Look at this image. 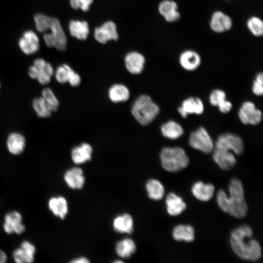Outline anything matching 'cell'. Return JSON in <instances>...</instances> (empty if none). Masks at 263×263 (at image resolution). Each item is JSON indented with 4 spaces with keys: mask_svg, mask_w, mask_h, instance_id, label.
<instances>
[{
    "mask_svg": "<svg viewBox=\"0 0 263 263\" xmlns=\"http://www.w3.org/2000/svg\"><path fill=\"white\" fill-rule=\"evenodd\" d=\"M253 234L251 227L242 225L231 231L229 243L231 249L240 259L256 262L262 257V248L259 242L252 238Z\"/></svg>",
    "mask_w": 263,
    "mask_h": 263,
    "instance_id": "cell-1",
    "label": "cell"
},
{
    "mask_svg": "<svg viewBox=\"0 0 263 263\" xmlns=\"http://www.w3.org/2000/svg\"><path fill=\"white\" fill-rule=\"evenodd\" d=\"M228 191V196L222 189L217 191L216 201L218 206L223 211L234 217H245L248 207L244 198L242 182L237 178H232L229 184Z\"/></svg>",
    "mask_w": 263,
    "mask_h": 263,
    "instance_id": "cell-2",
    "label": "cell"
},
{
    "mask_svg": "<svg viewBox=\"0 0 263 263\" xmlns=\"http://www.w3.org/2000/svg\"><path fill=\"white\" fill-rule=\"evenodd\" d=\"M162 168L166 171L177 172L186 168L189 159L185 151L181 148L165 147L160 153Z\"/></svg>",
    "mask_w": 263,
    "mask_h": 263,
    "instance_id": "cell-3",
    "label": "cell"
},
{
    "mask_svg": "<svg viewBox=\"0 0 263 263\" xmlns=\"http://www.w3.org/2000/svg\"><path fill=\"white\" fill-rule=\"evenodd\" d=\"M135 119L141 125L151 123L160 112L158 106L147 95H141L134 101L131 110Z\"/></svg>",
    "mask_w": 263,
    "mask_h": 263,
    "instance_id": "cell-4",
    "label": "cell"
},
{
    "mask_svg": "<svg viewBox=\"0 0 263 263\" xmlns=\"http://www.w3.org/2000/svg\"><path fill=\"white\" fill-rule=\"evenodd\" d=\"M48 30H50V33H45L43 36L46 45L49 47H55L59 51H64L66 48L67 38L57 19L51 18Z\"/></svg>",
    "mask_w": 263,
    "mask_h": 263,
    "instance_id": "cell-5",
    "label": "cell"
},
{
    "mask_svg": "<svg viewBox=\"0 0 263 263\" xmlns=\"http://www.w3.org/2000/svg\"><path fill=\"white\" fill-rule=\"evenodd\" d=\"M188 143L193 149L206 154L212 152L214 143L207 130L202 127L192 132Z\"/></svg>",
    "mask_w": 263,
    "mask_h": 263,
    "instance_id": "cell-6",
    "label": "cell"
},
{
    "mask_svg": "<svg viewBox=\"0 0 263 263\" xmlns=\"http://www.w3.org/2000/svg\"><path fill=\"white\" fill-rule=\"evenodd\" d=\"M238 116L243 124L256 125L261 121L262 113L256 108L253 103L246 101L243 103L240 108Z\"/></svg>",
    "mask_w": 263,
    "mask_h": 263,
    "instance_id": "cell-7",
    "label": "cell"
},
{
    "mask_svg": "<svg viewBox=\"0 0 263 263\" xmlns=\"http://www.w3.org/2000/svg\"><path fill=\"white\" fill-rule=\"evenodd\" d=\"M209 26L214 33H224L231 29L233 21L227 14L220 10L213 12L210 17Z\"/></svg>",
    "mask_w": 263,
    "mask_h": 263,
    "instance_id": "cell-8",
    "label": "cell"
},
{
    "mask_svg": "<svg viewBox=\"0 0 263 263\" xmlns=\"http://www.w3.org/2000/svg\"><path fill=\"white\" fill-rule=\"evenodd\" d=\"M230 149L214 145L213 158L215 163L223 170L231 169L236 164V159Z\"/></svg>",
    "mask_w": 263,
    "mask_h": 263,
    "instance_id": "cell-9",
    "label": "cell"
},
{
    "mask_svg": "<svg viewBox=\"0 0 263 263\" xmlns=\"http://www.w3.org/2000/svg\"><path fill=\"white\" fill-rule=\"evenodd\" d=\"M214 145L229 149L237 155L241 154L244 149L243 141L241 138L236 134L230 133L220 135Z\"/></svg>",
    "mask_w": 263,
    "mask_h": 263,
    "instance_id": "cell-10",
    "label": "cell"
},
{
    "mask_svg": "<svg viewBox=\"0 0 263 263\" xmlns=\"http://www.w3.org/2000/svg\"><path fill=\"white\" fill-rule=\"evenodd\" d=\"M22 218L21 214L13 211L7 213L4 217L3 227L5 232L8 234L15 233L22 234L24 232L25 227L22 223Z\"/></svg>",
    "mask_w": 263,
    "mask_h": 263,
    "instance_id": "cell-11",
    "label": "cell"
},
{
    "mask_svg": "<svg viewBox=\"0 0 263 263\" xmlns=\"http://www.w3.org/2000/svg\"><path fill=\"white\" fill-rule=\"evenodd\" d=\"M19 45L22 52L26 55H32L39 49V40L37 35L32 30L24 32L19 39Z\"/></svg>",
    "mask_w": 263,
    "mask_h": 263,
    "instance_id": "cell-12",
    "label": "cell"
},
{
    "mask_svg": "<svg viewBox=\"0 0 263 263\" xmlns=\"http://www.w3.org/2000/svg\"><path fill=\"white\" fill-rule=\"evenodd\" d=\"M116 29V26L113 22H105L100 27L95 28L94 37L98 42L102 44L110 40H117L118 35Z\"/></svg>",
    "mask_w": 263,
    "mask_h": 263,
    "instance_id": "cell-13",
    "label": "cell"
},
{
    "mask_svg": "<svg viewBox=\"0 0 263 263\" xmlns=\"http://www.w3.org/2000/svg\"><path fill=\"white\" fill-rule=\"evenodd\" d=\"M55 75L57 81L61 84L69 82L72 86L76 87L81 82L80 76L66 64L58 67Z\"/></svg>",
    "mask_w": 263,
    "mask_h": 263,
    "instance_id": "cell-14",
    "label": "cell"
},
{
    "mask_svg": "<svg viewBox=\"0 0 263 263\" xmlns=\"http://www.w3.org/2000/svg\"><path fill=\"white\" fill-rule=\"evenodd\" d=\"M158 11L165 20L169 23L178 21L181 19L178 5L173 0H163L158 5Z\"/></svg>",
    "mask_w": 263,
    "mask_h": 263,
    "instance_id": "cell-15",
    "label": "cell"
},
{
    "mask_svg": "<svg viewBox=\"0 0 263 263\" xmlns=\"http://www.w3.org/2000/svg\"><path fill=\"white\" fill-rule=\"evenodd\" d=\"M35 252V246L30 242L24 241L20 246L14 251L13 257L16 263H31L34 262Z\"/></svg>",
    "mask_w": 263,
    "mask_h": 263,
    "instance_id": "cell-16",
    "label": "cell"
},
{
    "mask_svg": "<svg viewBox=\"0 0 263 263\" xmlns=\"http://www.w3.org/2000/svg\"><path fill=\"white\" fill-rule=\"evenodd\" d=\"M179 62L181 66L188 71L197 69L201 64V57L198 52L187 49L181 53L179 56Z\"/></svg>",
    "mask_w": 263,
    "mask_h": 263,
    "instance_id": "cell-17",
    "label": "cell"
},
{
    "mask_svg": "<svg viewBox=\"0 0 263 263\" xmlns=\"http://www.w3.org/2000/svg\"><path fill=\"white\" fill-rule=\"evenodd\" d=\"M204 111L202 100L194 97H188L183 101L182 106L178 108V112L182 117H187L188 114H201Z\"/></svg>",
    "mask_w": 263,
    "mask_h": 263,
    "instance_id": "cell-18",
    "label": "cell"
},
{
    "mask_svg": "<svg viewBox=\"0 0 263 263\" xmlns=\"http://www.w3.org/2000/svg\"><path fill=\"white\" fill-rule=\"evenodd\" d=\"M64 180L67 185L74 189H81L85 182L83 171L79 167H73L68 169L64 173Z\"/></svg>",
    "mask_w": 263,
    "mask_h": 263,
    "instance_id": "cell-19",
    "label": "cell"
},
{
    "mask_svg": "<svg viewBox=\"0 0 263 263\" xmlns=\"http://www.w3.org/2000/svg\"><path fill=\"white\" fill-rule=\"evenodd\" d=\"M165 203L167 212L172 216L181 214L187 208V205L182 198L174 192L168 194Z\"/></svg>",
    "mask_w": 263,
    "mask_h": 263,
    "instance_id": "cell-20",
    "label": "cell"
},
{
    "mask_svg": "<svg viewBox=\"0 0 263 263\" xmlns=\"http://www.w3.org/2000/svg\"><path fill=\"white\" fill-rule=\"evenodd\" d=\"M215 187L212 184H205L202 181L195 182L191 187L193 195L198 200L207 202L209 201L213 196Z\"/></svg>",
    "mask_w": 263,
    "mask_h": 263,
    "instance_id": "cell-21",
    "label": "cell"
},
{
    "mask_svg": "<svg viewBox=\"0 0 263 263\" xmlns=\"http://www.w3.org/2000/svg\"><path fill=\"white\" fill-rule=\"evenodd\" d=\"M145 59L144 56L136 52H130L125 57V66L132 74H139L143 69Z\"/></svg>",
    "mask_w": 263,
    "mask_h": 263,
    "instance_id": "cell-22",
    "label": "cell"
},
{
    "mask_svg": "<svg viewBox=\"0 0 263 263\" xmlns=\"http://www.w3.org/2000/svg\"><path fill=\"white\" fill-rule=\"evenodd\" d=\"M133 224L132 216L129 213H125L114 218L113 227L117 232L131 234L133 231Z\"/></svg>",
    "mask_w": 263,
    "mask_h": 263,
    "instance_id": "cell-23",
    "label": "cell"
},
{
    "mask_svg": "<svg viewBox=\"0 0 263 263\" xmlns=\"http://www.w3.org/2000/svg\"><path fill=\"white\" fill-rule=\"evenodd\" d=\"M93 149L90 145L84 143L74 147L71 151V158L73 162L79 165L91 160Z\"/></svg>",
    "mask_w": 263,
    "mask_h": 263,
    "instance_id": "cell-24",
    "label": "cell"
},
{
    "mask_svg": "<svg viewBox=\"0 0 263 263\" xmlns=\"http://www.w3.org/2000/svg\"><path fill=\"white\" fill-rule=\"evenodd\" d=\"M26 145L24 136L17 132H12L8 135L6 140V146L9 152L13 155L21 154Z\"/></svg>",
    "mask_w": 263,
    "mask_h": 263,
    "instance_id": "cell-25",
    "label": "cell"
},
{
    "mask_svg": "<svg viewBox=\"0 0 263 263\" xmlns=\"http://www.w3.org/2000/svg\"><path fill=\"white\" fill-rule=\"evenodd\" d=\"M48 208L54 215L64 219L68 212V204L66 198L59 196L53 197L48 201Z\"/></svg>",
    "mask_w": 263,
    "mask_h": 263,
    "instance_id": "cell-26",
    "label": "cell"
},
{
    "mask_svg": "<svg viewBox=\"0 0 263 263\" xmlns=\"http://www.w3.org/2000/svg\"><path fill=\"white\" fill-rule=\"evenodd\" d=\"M172 235L176 241L192 242L195 239V231L190 225L180 224L173 227Z\"/></svg>",
    "mask_w": 263,
    "mask_h": 263,
    "instance_id": "cell-27",
    "label": "cell"
},
{
    "mask_svg": "<svg viewBox=\"0 0 263 263\" xmlns=\"http://www.w3.org/2000/svg\"><path fill=\"white\" fill-rule=\"evenodd\" d=\"M117 255L122 258L131 257L136 251V245L131 238H124L118 241L115 246Z\"/></svg>",
    "mask_w": 263,
    "mask_h": 263,
    "instance_id": "cell-28",
    "label": "cell"
},
{
    "mask_svg": "<svg viewBox=\"0 0 263 263\" xmlns=\"http://www.w3.org/2000/svg\"><path fill=\"white\" fill-rule=\"evenodd\" d=\"M69 29L71 35L80 40L86 39L89 33L88 24L84 20L70 21Z\"/></svg>",
    "mask_w": 263,
    "mask_h": 263,
    "instance_id": "cell-29",
    "label": "cell"
},
{
    "mask_svg": "<svg viewBox=\"0 0 263 263\" xmlns=\"http://www.w3.org/2000/svg\"><path fill=\"white\" fill-rule=\"evenodd\" d=\"M145 186L148 196L150 199L158 201L164 197L165 188L159 180L155 179H149L147 181Z\"/></svg>",
    "mask_w": 263,
    "mask_h": 263,
    "instance_id": "cell-30",
    "label": "cell"
},
{
    "mask_svg": "<svg viewBox=\"0 0 263 263\" xmlns=\"http://www.w3.org/2000/svg\"><path fill=\"white\" fill-rule=\"evenodd\" d=\"M161 131L164 137L172 140L178 139L184 133L182 126L172 120L163 124L161 127Z\"/></svg>",
    "mask_w": 263,
    "mask_h": 263,
    "instance_id": "cell-31",
    "label": "cell"
},
{
    "mask_svg": "<svg viewBox=\"0 0 263 263\" xmlns=\"http://www.w3.org/2000/svg\"><path fill=\"white\" fill-rule=\"evenodd\" d=\"M130 91L125 85L116 84L113 85L108 92L110 100L114 103L127 101L130 97Z\"/></svg>",
    "mask_w": 263,
    "mask_h": 263,
    "instance_id": "cell-32",
    "label": "cell"
},
{
    "mask_svg": "<svg viewBox=\"0 0 263 263\" xmlns=\"http://www.w3.org/2000/svg\"><path fill=\"white\" fill-rule=\"evenodd\" d=\"M32 106L37 115L40 118H47L52 114V111L42 97L34 98Z\"/></svg>",
    "mask_w": 263,
    "mask_h": 263,
    "instance_id": "cell-33",
    "label": "cell"
},
{
    "mask_svg": "<svg viewBox=\"0 0 263 263\" xmlns=\"http://www.w3.org/2000/svg\"><path fill=\"white\" fill-rule=\"evenodd\" d=\"M246 26L253 36L261 37L263 35V21L259 17L253 16L246 21Z\"/></svg>",
    "mask_w": 263,
    "mask_h": 263,
    "instance_id": "cell-34",
    "label": "cell"
},
{
    "mask_svg": "<svg viewBox=\"0 0 263 263\" xmlns=\"http://www.w3.org/2000/svg\"><path fill=\"white\" fill-rule=\"evenodd\" d=\"M41 97L45 100L52 112L57 111L59 102L53 90L50 88H44L41 92Z\"/></svg>",
    "mask_w": 263,
    "mask_h": 263,
    "instance_id": "cell-35",
    "label": "cell"
},
{
    "mask_svg": "<svg viewBox=\"0 0 263 263\" xmlns=\"http://www.w3.org/2000/svg\"><path fill=\"white\" fill-rule=\"evenodd\" d=\"M54 74V70L52 66L47 62L43 68L38 69L37 79L40 84L46 85L50 83Z\"/></svg>",
    "mask_w": 263,
    "mask_h": 263,
    "instance_id": "cell-36",
    "label": "cell"
},
{
    "mask_svg": "<svg viewBox=\"0 0 263 263\" xmlns=\"http://www.w3.org/2000/svg\"><path fill=\"white\" fill-rule=\"evenodd\" d=\"M52 17L43 14H38L34 17L35 26L37 30L40 33L46 32L50 23Z\"/></svg>",
    "mask_w": 263,
    "mask_h": 263,
    "instance_id": "cell-37",
    "label": "cell"
},
{
    "mask_svg": "<svg viewBox=\"0 0 263 263\" xmlns=\"http://www.w3.org/2000/svg\"><path fill=\"white\" fill-rule=\"evenodd\" d=\"M210 104L214 106H218L221 103L226 99L225 93L219 89H216L212 91L209 98Z\"/></svg>",
    "mask_w": 263,
    "mask_h": 263,
    "instance_id": "cell-38",
    "label": "cell"
},
{
    "mask_svg": "<svg viewBox=\"0 0 263 263\" xmlns=\"http://www.w3.org/2000/svg\"><path fill=\"white\" fill-rule=\"evenodd\" d=\"M263 75L262 73L257 74L253 81L252 90L258 96H261L263 93Z\"/></svg>",
    "mask_w": 263,
    "mask_h": 263,
    "instance_id": "cell-39",
    "label": "cell"
},
{
    "mask_svg": "<svg viewBox=\"0 0 263 263\" xmlns=\"http://www.w3.org/2000/svg\"><path fill=\"white\" fill-rule=\"evenodd\" d=\"M217 107H218L219 110L221 113H226L230 112L232 105L230 101L225 99Z\"/></svg>",
    "mask_w": 263,
    "mask_h": 263,
    "instance_id": "cell-40",
    "label": "cell"
},
{
    "mask_svg": "<svg viewBox=\"0 0 263 263\" xmlns=\"http://www.w3.org/2000/svg\"><path fill=\"white\" fill-rule=\"evenodd\" d=\"M38 73V69L33 65L29 68L28 75L31 78L37 79Z\"/></svg>",
    "mask_w": 263,
    "mask_h": 263,
    "instance_id": "cell-41",
    "label": "cell"
},
{
    "mask_svg": "<svg viewBox=\"0 0 263 263\" xmlns=\"http://www.w3.org/2000/svg\"><path fill=\"white\" fill-rule=\"evenodd\" d=\"M80 3L81 9L83 11H87L91 4L92 3L93 0H79Z\"/></svg>",
    "mask_w": 263,
    "mask_h": 263,
    "instance_id": "cell-42",
    "label": "cell"
},
{
    "mask_svg": "<svg viewBox=\"0 0 263 263\" xmlns=\"http://www.w3.org/2000/svg\"><path fill=\"white\" fill-rule=\"evenodd\" d=\"M71 262L73 263H89L90 261L88 258L85 257H79L74 259Z\"/></svg>",
    "mask_w": 263,
    "mask_h": 263,
    "instance_id": "cell-43",
    "label": "cell"
},
{
    "mask_svg": "<svg viewBox=\"0 0 263 263\" xmlns=\"http://www.w3.org/2000/svg\"><path fill=\"white\" fill-rule=\"evenodd\" d=\"M71 6L75 9L80 8L81 5L79 0H70Z\"/></svg>",
    "mask_w": 263,
    "mask_h": 263,
    "instance_id": "cell-44",
    "label": "cell"
},
{
    "mask_svg": "<svg viewBox=\"0 0 263 263\" xmlns=\"http://www.w3.org/2000/svg\"><path fill=\"white\" fill-rule=\"evenodd\" d=\"M7 259L6 253L0 249V263H4Z\"/></svg>",
    "mask_w": 263,
    "mask_h": 263,
    "instance_id": "cell-45",
    "label": "cell"
},
{
    "mask_svg": "<svg viewBox=\"0 0 263 263\" xmlns=\"http://www.w3.org/2000/svg\"></svg>",
    "mask_w": 263,
    "mask_h": 263,
    "instance_id": "cell-46",
    "label": "cell"
}]
</instances>
